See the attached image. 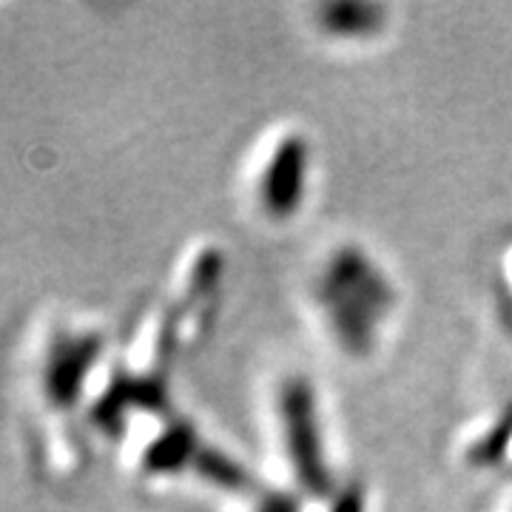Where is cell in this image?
<instances>
[{
  "label": "cell",
  "mask_w": 512,
  "mask_h": 512,
  "mask_svg": "<svg viewBox=\"0 0 512 512\" xmlns=\"http://www.w3.org/2000/svg\"><path fill=\"white\" fill-rule=\"evenodd\" d=\"M316 299L330 336L348 356H367L396 305V291L362 248H339L322 268Z\"/></svg>",
  "instance_id": "6da1fadb"
},
{
  "label": "cell",
  "mask_w": 512,
  "mask_h": 512,
  "mask_svg": "<svg viewBox=\"0 0 512 512\" xmlns=\"http://www.w3.org/2000/svg\"><path fill=\"white\" fill-rule=\"evenodd\" d=\"M276 419L282 433L285 458L291 464L296 484L308 495L325 498L330 495L333 473L325 456L322 424H319V404L316 390L302 376H288L276 390Z\"/></svg>",
  "instance_id": "7a4b0ae2"
},
{
  "label": "cell",
  "mask_w": 512,
  "mask_h": 512,
  "mask_svg": "<svg viewBox=\"0 0 512 512\" xmlns=\"http://www.w3.org/2000/svg\"><path fill=\"white\" fill-rule=\"evenodd\" d=\"M311 174V146L302 134H285L271 151L259 177V205L276 222L299 214Z\"/></svg>",
  "instance_id": "3957f363"
},
{
  "label": "cell",
  "mask_w": 512,
  "mask_h": 512,
  "mask_svg": "<svg viewBox=\"0 0 512 512\" xmlns=\"http://www.w3.org/2000/svg\"><path fill=\"white\" fill-rule=\"evenodd\" d=\"M97 353H100V342L92 336L74 339L66 348H60V353H55L52 367H49V393L55 402L72 404L77 399Z\"/></svg>",
  "instance_id": "277c9868"
},
{
  "label": "cell",
  "mask_w": 512,
  "mask_h": 512,
  "mask_svg": "<svg viewBox=\"0 0 512 512\" xmlns=\"http://www.w3.org/2000/svg\"><path fill=\"white\" fill-rule=\"evenodd\" d=\"M202 447L205 444L197 439V430L177 421L146 450V470H151V473H183V470L197 464Z\"/></svg>",
  "instance_id": "5b68a950"
},
{
  "label": "cell",
  "mask_w": 512,
  "mask_h": 512,
  "mask_svg": "<svg viewBox=\"0 0 512 512\" xmlns=\"http://www.w3.org/2000/svg\"><path fill=\"white\" fill-rule=\"evenodd\" d=\"M384 23V9L376 3L348 0V3H328L319 9V26L342 40H362L373 37Z\"/></svg>",
  "instance_id": "8992f818"
},
{
  "label": "cell",
  "mask_w": 512,
  "mask_h": 512,
  "mask_svg": "<svg viewBox=\"0 0 512 512\" xmlns=\"http://www.w3.org/2000/svg\"><path fill=\"white\" fill-rule=\"evenodd\" d=\"M194 473L211 484H217L222 490H248L251 487V476L248 470L228 456L222 450H211V447H202L197 464H194Z\"/></svg>",
  "instance_id": "52a82bcc"
},
{
  "label": "cell",
  "mask_w": 512,
  "mask_h": 512,
  "mask_svg": "<svg viewBox=\"0 0 512 512\" xmlns=\"http://www.w3.org/2000/svg\"><path fill=\"white\" fill-rule=\"evenodd\" d=\"M510 441H512V402L504 407V413H501L498 421L490 427V433L478 441V447L473 450V458H476L478 464H495V461H501V458L507 456Z\"/></svg>",
  "instance_id": "ba28073f"
},
{
  "label": "cell",
  "mask_w": 512,
  "mask_h": 512,
  "mask_svg": "<svg viewBox=\"0 0 512 512\" xmlns=\"http://www.w3.org/2000/svg\"><path fill=\"white\" fill-rule=\"evenodd\" d=\"M254 512H302L299 498L291 493H268L256 501Z\"/></svg>",
  "instance_id": "9c48e42d"
},
{
  "label": "cell",
  "mask_w": 512,
  "mask_h": 512,
  "mask_svg": "<svg viewBox=\"0 0 512 512\" xmlns=\"http://www.w3.org/2000/svg\"><path fill=\"white\" fill-rule=\"evenodd\" d=\"M328 512H365V493H362V487H345L342 493L333 495Z\"/></svg>",
  "instance_id": "30bf717a"
}]
</instances>
